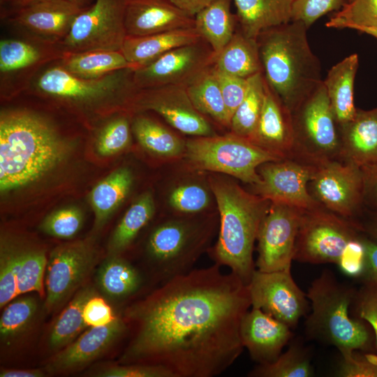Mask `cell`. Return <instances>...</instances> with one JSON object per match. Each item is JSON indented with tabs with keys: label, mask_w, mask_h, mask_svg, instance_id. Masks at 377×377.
I'll return each instance as SVG.
<instances>
[{
	"label": "cell",
	"mask_w": 377,
	"mask_h": 377,
	"mask_svg": "<svg viewBox=\"0 0 377 377\" xmlns=\"http://www.w3.org/2000/svg\"><path fill=\"white\" fill-rule=\"evenodd\" d=\"M251 142L281 159L293 158L292 113L267 82L261 114Z\"/></svg>",
	"instance_id": "cell-22"
},
{
	"label": "cell",
	"mask_w": 377,
	"mask_h": 377,
	"mask_svg": "<svg viewBox=\"0 0 377 377\" xmlns=\"http://www.w3.org/2000/svg\"><path fill=\"white\" fill-rule=\"evenodd\" d=\"M316 167L295 158L267 162L258 168L260 182L253 187L270 202L308 209L320 205L308 188Z\"/></svg>",
	"instance_id": "cell-16"
},
{
	"label": "cell",
	"mask_w": 377,
	"mask_h": 377,
	"mask_svg": "<svg viewBox=\"0 0 377 377\" xmlns=\"http://www.w3.org/2000/svg\"><path fill=\"white\" fill-rule=\"evenodd\" d=\"M133 175L126 167L114 170L91 189L88 201L95 215L94 228L98 230L108 221L128 195Z\"/></svg>",
	"instance_id": "cell-30"
},
{
	"label": "cell",
	"mask_w": 377,
	"mask_h": 377,
	"mask_svg": "<svg viewBox=\"0 0 377 377\" xmlns=\"http://www.w3.org/2000/svg\"><path fill=\"white\" fill-rule=\"evenodd\" d=\"M130 141L129 123L126 118L119 117L101 129L96 140L95 148L100 156H109L127 147Z\"/></svg>",
	"instance_id": "cell-45"
},
{
	"label": "cell",
	"mask_w": 377,
	"mask_h": 377,
	"mask_svg": "<svg viewBox=\"0 0 377 377\" xmlns=\"http://www.w3.org/2000/svg\"><path fill=\"white\" fill-rule=\"evenodd\" d=\"M36 1H39V0H17L16 2L20 6H23Z\"/></svg>",
	"instance_id": "cell-61"
},
{
	"label": "cell",
	"mask_w": 377,
	"mask_h": 377,
	"mask_svg": "<svg viewBox=\"0 0 377 377\" xmlns=\"http://www.w3.org/2000/svg\"><path fill=\"white\" fill-rule=\"evenodd\" d=\"M349 1V0H348Z\"/></svg>",
	"instance_id": "cell-63"
},
{
	"label": "cell",
	"mask_w": 377,
	"mask_h": 377,
	"mask_svg": "<svg viewBox=\"0 0 377 377\" xmlns=\"http://www.w3.org/2000/svg\"><path fill=\"white\" fill-rule=\"evenodd\" d=\"M212 233V224L185 219L156 226L147 239L145 254L160 286L194 269Z\"/></svg>",
	"instance_id": "cell-6"
},
{
	"label": "cell",
	"mask_w": 377,
	"mask_h": 377,
	"mask_svg": "<svg viewBox=\"0 0 377 377\" xmlns=\"http://www.w3.org/2000/svg\"><path fill=\"white\" fill-rule=\"evenodd\" d=\"M214 67V66H213ZM230 122L246 94L248 78H242L221 72L214 67Z\"/></svg>",
	"instance_id": "cell-49"
},
{
	"label": "cell",
	"mask_w": 377,
	"mask_h": 377,
	"mask_svg": "<svg viewBox=\"0 0 377 377\" xmlns=\"http://www.w3.org/2000/svg\"><path fill=\"white\" fill-rule=\"evenodd\" d=\"M357 31L365 33L377 39V28L375 27H364L360 28Z\"/></svg>",
	"instance_id": "cell-58"
},
{
	"label": "cell",
	"mask_w": 377,
	"mask_h": 377,
	"mask_svg": "<svg viewBox=\"0 0 377 377\" xmlns=\"http://www.w3.org/2000/svg\"><path fill=\"white\" fill-rule=\"evenodd\" d=\"M117 316L107 302L97 294L87 300L83 309L84 320L88 327L109 324Z\"/></svg>",
	"instance_id": "cell-53"
},
{
	"label": "cell",
	"mask_w": 377,
	"mask_h": 377,
	"mask_svg": "<svg viewBox=\"0 0 377 377\" xmlns=\"http://www.w3.org/2000/svg\"><path fill=\"white\" fill-rule=\"evenodd\" d=\"M128 330L124 318L117 316L109 324L90 327L52 357L45 369L50 374L80 369L103 355Z\"/></svg>",
	"instance_id": "cell-19"
},
{
	"label": "cell",
	"mask_w": 377,
	"mask_h": 377,
	"mask_svg": "<svg viewBox=\"0 0 377 377\" xmlns=\"http://www.w3.org/2000/svg\"><path fill=\"white\" fill-rule=\"evenodd\" d=\"M132 130L140 145L155 155L175 157L185 151L186 142L169 129L149 118H135Z\"/></svg>",
	"instance_id": "cell-37"
},
{
	"label": "cell",
	"mask_w": 377,
	"mask_h": 377,
	"mask_svg": "<svg viewBox=\"0 0 377 377\" xmlns=\"http://www.w3.org/2000/svg\"><path fill=\"white\" fill-rule=\"evenodd\" d=\"M69 73L86 79L101 77L126 68H135L121 51H91L72 54L63 66Z\"/></svg>",
	"instance_id": "cell-35"
},
{
	"label": "cell",
	"mask_w": 377,
	"mask_h": 377,
	"mask_svg": "<svg viewBox=\"0 0 377 377\" xmlns=\"http://www.w3.org/2000/svg\"><path fill=\"white\" fill-rule=\"evenodd\" d=\"M214 67L230 75L249 78L263 72L257 39L237 27L227 45L215 55Z\"/></svg>",
	"instance_id": "cell-28"
},
{
	"label": "cell",
	"mask_w": 377,
	"mask_h": 377,
	"mask_svg": "<svg viewBox=\"0 0 377 377\" xmlns=\"http://www.w3.org/2000/svg\"><path fill=\"white\" fill-rule=\"evenodd\" d=\"M353 351L342 355L337 376L341 377H377V355Z\"/></svg>",
	"instance_id": "cell-50"
},
{
	"label": "cell",
	"mask_w": 377,
	"mask_h": 377,
	"mask_svg": "<svg viewBox=\"0 0 377 377\" xmlns=\"http://www.w3.org/2000/svg\"><path fill=\"white\" fill-rule=\"evenodd\" d=\"M357 317L372 327L377 345V280L366 277L353 302Z\"/></svg>",
	"instance_id": "cell-48"
},
{
	"label": "cell",
	"mask_w": 377,
	"mask_h": 377,
	"mask_svg": "<svg viewBox=\"0 0 377 377\" xmlns=\"http://www.w3.org/2000/svg\"><path fill=\"white\" fill-rule=\"evenodd\" d=\"M291 113L293 158L313 166L340 160L339 124L323 82Z\"/></svg>",
	"instance_id": "cell-7"
},
{
	"label": "cell",
	"mask_w": 377,
	"mask_h": 377,
	"mask_svg": "<svg viewBox=\"0 0 377 377\" xmlns=\"http://www.w3.org/2000/svg\"><path fill=\"white\" fill-rule=\"evenodd\" d=\"M184 152L188 162L196 168L224 173L253 186L260 182V165L281 160L233 133L190 139L186 142Z\"/></svg>",
	"instance_id": "cell-8"
},
{
	"label": "cell",
	"mask_w": 377,
	"mask_h": 377,
	"mask_svg": "<svg viewBox=\"0 0 377 377\" xmlns=\"http://www.w3.org/2000/svg\"><path fill=\"white\" fill-rule=\"evenodd\" d=\"M133 69L126 68L101 77L86 79L69 73L63 67H54L41 75L38 87L43 92L54 97L75 102L93 103L128 88V75Z\"/></svg>",
	"instance_id": "cell-18"
},
{
	"label": "cell",
	"mask_w": 377,
	"mask_h": 377,
	"mask_svg": "<svg viewBox=\"0 0 377 377\" xmlns=\"http://www.w3.org/2000/svg\"><path fill=\"white\" fill-rule=\"evenodd\" d=\"M339 129L341 161L358 166L377 162V107L357 108L353 118Z\"/></svg>",
	"instance_id": "cell-24"
},
{
	"label": "cell",
	"mask_w": 377,
	"mask_h": 377,
	"mask_svg": "<svg viewBox=\"0 0 377 377\" xmlns=\"http://www.w3.org/2000/svg\"><path fill=\"white\" fill-rule=\"evenodd\" d=\"M98 252L88 240L61 244L50 253L45 279V308L49 312L62 305L91 272Z\"/></svg>",
	"instance_id": "cell-13"
},
{
	"label": "cell",
	"mask_w": 377,
	"mask_h": 377,
	"mask_svg": "<svg viewBox=\"0 0 377 377\" xmlns=\"http://www.w3.org/2000/svg\"><path fill=\"white\" fill-rule=\"evenodd\" d=\"M358 66V55L350 54L334 65L323 80L339 126L351 120L357 110L353 95Z\"/></svg>",
	"instance_id": "cell-27"
},
{
	"label": "cell",
	"mask_w": 377,
	"mask_h": 377,
	"mask_svg": "<svg viewBox=\"0 0 377 377\" xmlns=\"http://www.w3.org/2000/svg\"><path fill=\"white\" fill-rule=\"evenodd\" d=\"M369 232L371 234L377 239V214H376L374 218L373 219L370 226H369Z\"/></svg>",
	"instance_id": "cell-59"
},
{
	"label": "cell",
	"mask_w": 377,
	"mask_h": 377,
	"mask_svg": "<svg viewBox=\"0 0 377 377\" xmlns=\"http://www.w3.org/2000/svg\"><path fill=\"white\" fill-rule=\"evenodd\" d=\"M202 39L194 27L172 30L145 36H126L121 49L135 68L153 61L165 53Z\"/></svg>",
	"instance_id": "cell-25"
},
{
	"label": "cell",
	"mask_w": 377,
	"mask_h": 377,
	"mask_svg": "<svg viewBox=\"0 0 377 377\" xmlns=\"http://www.w3.org/2000/svg\"><path fill=\"white\" fill-rule=\"evenodd\" d=\"M195 17L169 0H128L124 24L128 36H145L194 27Z\"/></svg>",
	"instance_id": "cell-21"
},
{
	"label": "cell",
	"mask_w": 377,
	"mask_h": 377,
	"mask_svg": "<svg viewBox=\"0 0 377 377\" xmlns=\"http://www.w3.org/2000/svg\"><path fill=\"white\" fill-rule=\"evenodd\" d=\"M363 183L364 206L377 214V162L360 166Z\"/></svg>",
	"instance_id": "cell-54"
},
{
	"label": "cell",
	"mask_w": 377,
	"mask_h": 377,
	"mask_svg": "<svg viewBox=\"0 0 377 377\" xmlns=\"http://www.w3.org/2000/svg\"><path fill=\"white\" fill-rule=\"evenodd\" d=\"M313 368L306 350L294 343L272 363L258 364L249 374L253 377H309Z\"/></svg>",
	"instance_id": "cell-38"
},
{
	"label": "cell",
	"mask_w": 377,
	"mask_h": 377,
	"mask_svg": "<svg viewBox=\"0 0 377 377\" xmlns=\"http://www.w3.org/2000/svg\"><path fill=\"white\" fill-rule=\"evenodd\" d=\"M24 248L15 241L1 238L0 307L3 308L18 295L17 274Z\"/></svg>",
	"instance_id": "cell-40"
},
{
	"label": "cell",
	"mask_w": 377,
	"mask_h": 377,
	"mask_svg": "<svg viewBox=\"0 0 377 377\" xmlns=\"http://www.w3.org/2000/svg\"><path fill=\"white\" fill-rule=\"evenodd\" d=\"M128 0H94L75 18L63 45L70 52L120 51Z\"/></svg>",
	"instance_id": "cell-10"
},
{
	"label": "cell",
	"mask_w": 377,
	"mask_h": 377,
	"mask_svg": "<svg viewBox=\"0 0 377 377\" xmlns=\"http://www.w3.org/2000/svg\"><path fill=\"white\" fill-rule=\"evenodd\" d=\"M292 335L288 325L258 308L251 307L241 322L242 344L258 364L275 361Z\"/></svg>",
	"instance_id": "cell-20"
},
{
	"label": "cell",
	"mask_w": 377,
	"mask_h": 377,
	"mask_svg": "<svg viewBox=\"0 0 377 377\" xmlns=\"http://www.w3.org/2000/svg\"><path fill=\"white\" fill-rule=\"evenodd\" d=\"M366 252V277L377 280V243L363 238Z\"/></svg>",
	"instance_id": "cell-55"
},
{
	"label": "cell",
	"mask_w": 377,
	"mask_h": 377,
	"mask_svg": "<svg viewBox=\"0 0 377 377\" xmlns=\"http://www.w3.org/2000/svg\"><path fill=\"white\" fill-rule=\"evenodd\" d=\"M1 377H43L44 371L40 369H1Z\"/></svg>",
	"instance_id": "cell-57"
},
{
	"label": "cell",
	"mask_w": 377,
	"mask_h": 377,
	"mask_svg": "<svg viewBox=\"0 0 377 377\" xmlns=\"http://www.w3.org/2000/svg\"><path fill=\"white\" fill-rule=\"evenodd\" d=\"M307 30L303 23L291 21L265 29L256 38L265 80L290 112L323 82Z\"/></svg>",
	"instance_id": "cell-3"
},
{
	"label": "cell",
	"mask_w": 377,
	"mask_h": 377,
	"mask_svg": "<svg viewBox=\"0 0 377 377\" xmlns=\"http://www.w3.org/2000/svg\"><path fill=\"white\" fill-rule=\"evenodd\" d=\"M355 293L339 281L333 272L324 270L306 293L311 306L305 322L308 335L335 346L341 356L364 350L370 343V334L362 320L350 316Z\"/></svg>",
	"instance_id": "cell-5"
},
{
	"label": "cell",
	"mask_w": 377,
	"mask_h": 377,
	"mask_svg": "<svg viewBox=\"0 0 377 377\" xmlns=\"http://www.w3.org/2000/svg\"><path fill=\"white\" fill-rule=\"evenodd\" d=\"M20 8L15 17L18 24L52 38H64L84 9L67 0H39Z\"/></svg>",
	"instance_id": "cell-23"
},
{
	"label": "cell",
	"mask_w": 377,
	"mask_h": 377,
	"mask_svg": "<svg viewBox=\"0 0 377 377\" xmlns=\"http://www.w3.org/2000/svg\"><path fill=\"white\" fill-rule=\"evenodd\" d=\"M101 377H172L163 368L152 364H122L106 368L97 373Z\"/></svg>",
	"instance_id": "cell-52"
},
{
	"label": "cell",
	"mask_w": 377,
	"mask_h": 377,
	"mask_svg": "<svg viewBox=\"0 0 377 377\" xmlns=\"http://www.w3.org/2000/svg\"><path fill=\"white\" fill-rule=\"evenodd\" d=\"M251 307L263 310L291 329L309 309V300L294 281L290 269H255L248 284Z\"/></svg>",
	"instance_id": "cell-15"
},
{
	"label": "cell",
	"mask_w": 377,
	"mask_h": 377,
	"mask_svg": "<svg viewBox=\"0 0 377 377\" xmlns=\"http://www.w3.org/2000/svg\"><path fill=\"white\" fill-rule=\"evenodd\" d=\"M73 148L43 117L26 110L1 112V195L36 185L68 161Z\"/></svg>",
	"instance_id": "cell-2"
},
{
	"label": "cell",
	"mask_w": 377,
	"mask_h": 377,
	"mask_svg": "<svg viewBox=\"0 0 377 377\" xmlns=\"http://www.w3.org/2000/svg\"><path fill=\"white\" fill-rule=\"evenodd\" d=\"M303 210L284 203L270 202L258 232L256 269L262 272L291 269Z\"/></svg>",
	"instance_id": "cell-12"
},
{
	"label": "cell",
	"mask_w": 377,
	"mask_h": 377,
	"mask_svg": "<svg viewBox=\"0 0 377 377\" xmlns=\"http://www.w3.org/2000/svg\"><path fill=\"white\" fill-rule=\"evenodd\" d=\"M96 294L91 286H84L75 293L51 328L48 339L51 349L66 347L88 327L84 320L83 309L87 300Z\"/></svg>",
	"instance_id": "cell-34"
},
{
	"label": "cell",
	"mask_w": 377,
	"mask_h": 377,
	"mask_svg": "<svg viewBox=\"0 0 377 377\" xmlns=\"http://www.w3.org/2000/svg\"><path fill=\"white\" fill-rule=\"evenodd\" d=\"M155 213L151 192L140 195L129 207L114 230L108 243L109 256L120 255L127 249Z\"/></svg>",
	"instance_id": "cell-33"
},
{
	"label": "cell",
	"mask_w": 377,
	"mask_h": 377,
	"mask_svg": "<svg viewBox=\"0 0 377 377\" xmlns=\"http://www.w3.org/2000/svg\"><path fill=\"white\" fill-rule=\"evenodd\" d=\"M238 27L256 38L265 29L291 22L293 0H232Z\"/></svg>",
	"instance_id": "cell-26"
},
{
	"label": "cell",
	"mask_w": 377,
	"mask_h": 377,
	"mask_svg": "<svg viewBox=\"0 0 377 377\" xmlns=\"http://www.w3.org/2000/svg\"><path fill=\"white\" fill-rule=\"evenodd\" d=\"M96 281L101 290L112 300H123L144 286L141 271L120 255L109 256L99 267Z\"/></svg>",
	"instance_id": "cell-29"
},
{
	"label": "cell",
	"mask_w": 377,
	"mask_h": 377,
	"mask_svg": "<svg viewBox=\"0 0 377 377\" xmlns=\"http://www.w3.org/2000/svg\"><path fill=\"white\" fill-rule=\"evenodd\" d=\"M47 264L45 251L24 249L17 274L18 295L31 291L43 294V280Z\"/></svg>",
	"instance_id": "cell-42"
},
{
	"label": "cell",
	"mask_w": 377,
	"mask_h": 377,
	"mask_svg": "<svg viewBox=\"0 0 377 377\" xmlns=\"http://www.w3.org/2000/svg\"><path fill=\"white\" fill-rule=\"evenodd\" d=\"M266 81L263 72L248 78L245 97L234 113L230 128L233 134L251 142L261 114Z\"/></svg>",
	"instance_id": "cell-36"
},
{
	"label": "cell",
	"mask_w": 377,
	"mask_h": 377,
	"mask_svg": "<svg viewBox=\"0 0 377 377\" xmlns=\"http://www.w3.org/2000/svg\"><path fill=\"white\" fill-rule=\"evenodd\" d=\"M40 58L34 46L18 40H3L0 43V70L3 73L27 67Z\"/></svg>",
	"instance_id": "cell-46"
},
{
	"label": "cell",
	"mask_w": 377,
	"mask_h": 377,
	"mask_svg": "<svg viewBox=\"0 0 377 377\" xmlns=\"http://www.w3.org/2000/svg\"><path fill=\"white\" fill-rule=\"evenodd\" d=\"M11 1H17V0H11Z\"/></svg>",
	"instance_id": "cell-62"
},
{
	"label": "cell",
	"mask_w": 377,
	"mask_h": 377,
	"mask_svg": "<svg viewBox=\"0 0 377 377\" xmlns=\"http://www.w3.org/2000/svg\"><path fill=\"white\" fill-rule=\"evenodd\" d=\"M137 104L161 115L181 133L195 137L216 135L205 117L191 103L185 86L165 85L142 89Z\"/></svg>",
	"instance_id": "cell-17"
},
{
	"label": "cell",
	"mask_w": 377,
	"mask_h": 377,
	"mask_svg": "<svg viewBox=\"0 0 377 377\" xmlns=\"http://www.w3.org/2000/svg\"><path fill=\"white\" fill-rule=\"evenodd\" d=\"M215 53L204 40L175 48L146 65L134 68L135 88L145 89L165 85L186 86L213 64Z\"/></svg>",
	"instance_id": "cell-14"
},
{
	"label": "cell",
	"mask_w": 377,
	"mask_h": 377,
	"mask_svg": "<svg viewBox=\"0 0 377 377\" xmlns=\"http://www.w3.org/2000/svg\"><path fill=\"white\" fill-rule=\"evenodd\" d=\"M337 265L344 274L353 276L366 271V252L363 237L359 235L348 242Z\"/></svg>",
	"instance_id": "cell-51"
},
{
	"label": "cell",
	"mask_w": 377,
	"mask_h": 377,
	"mask_svg": "<svg viewBox=\"0 0 377 377\" xmlns=\"http://www.w3.org/2000/svg\"><path fill=\"white\" fill-rule=\"evenodd\" d=\"M308 188L320 205L353 222L364 206L360 168L352 163L336 160L316 166Z\"/></svg>",
	"instance_id": "cell-11"
},
{
	"label": "cell",
	"mask_w": 377,
	"mask_h": 377,
	"mask_svg": "<svg viewBox=\"0 0 377 377\" xmlns=\"http://www.w3.org/2000/svg\"><path fill=\"white\" fill-rule=\"evenodd\" d=\"M83 221L82 210L75 206H68L47 215L41 221L39 229L52 237L70 239L80 230Z\"/></svg>",
	"instance_id": "cell-43"
},
{
	"label": "cell",
	"mask_w": 377,
	"mask_h": 377,
	"mask_svg": "<svg viewBox=\"0 0 377 377\" xmlns=\"http://www.w3.org/2000/svg\"><path fill=\"white\" fill-rule=\"evenodd\" d=\"M360 227L320 205L304 209L298 228L294 260L337 264L347 244L359 236Z\"/></svg>",
	"instance_id": "cell-9"
},
{
	"label": "cell",
	"mask_w": 377,
	"mask_h": 377,
	"mask_svg": "<svg viewBox=\"0 0 377 377\" xmlns=\"http://www.w3.org/2000/svg\"><path fill=\"white\" fill-rule=\"evenodd\" d=\"M188 15H195L215 0H169Z\"/></svg>",
	"instance_id": "cell-56"
},
{
	"label": "cell",
	"mask_w": 377,
	"mask_h": 377,
	"mask_svg": "<svg viewBox=\"0 0 377 377\" xmlns=\"http://www.w3.org/2000/svg\"><path fill=\"white\" fill-rule=\"evenodd\" d=\"M168 202L176 212L191 214L208 207L210 197L208 191L198 184H184L176 186L169 195Z\"/></svg>",
	"instance_id": "cell-44"
},
{
	"label": "cell",
	"mask_w": 377,
	"mask_h": 377,
	"mask_svg": "<svg viewBox=\"0 0 377 377\" xmlns=\"http://www.w3.org/2000/svg\"><path fill=\"white\" fill-rule=\"evenodd\" d=\"M37 310L34 297H22L10 302L0 319L1 341L8 342L24 333L34 322Z\"/></svg>",
	"instance_id": "cell-39"
},
{
	"label": "cell",
	"mask_w": 377,
	"mask_h": 377,
	"mask_svg": "<svg viewBox=\"0 0 377 377\" xmlns=\"http://www.w3.org/2000/svg\"><path fill=\"white\" fill-rule=\"evenodd\" d=\"M185 88L191 103L199 112L230 128V122L213 64L199 73Z\"/></svg>",
	"instance_id": "cell-32"
},
{
	"label": "cell",
	"mask_w": 377,
	"mask_h": 377,
	"mask_svg": "<svg viewBox=\"0 0 377 377\" xmlns=\"http://www.w3.org/2000/svg\"><path fill=\"white\" fill-rule=\"evenodd\" d=\"M67 1H69L73 3H75L82 8H85L91 5L90 2L91 1V0H67Z\"/></svg>",
	"instance_id": "cell-60"
},
{
	"label": "cell",
	"mask_w": 377,
	"mask_h": 377,
	"mask_svg": "<svg viewBox=\"0 0 377 377\" xmlns=\"http://www.w3.org/2000/svg\"><path fill=\"white\" fill-rule=\"evenodd\" d=\"M232 0H215L195 15L194 28L212 47L215 55L227 45L238 27L231 12Z\"/></svg>",
	"instance_id": "cell-31"
},
{
	"label": "cell",
	"mask_w": 377,
	"mask_h": 377,
	"mask_svg": "<svg viewBox=\"0 0 377 377\" xmlns=\"http://www.w3.org/2000/svg\"><path fill=\"white\" fill-rule=\"evenodd\" d=\"M348 0H293L291 21L300 22L308 29L319 18L340 10Z\"/></svg>",
	"instance_id": "cell-47"
},
{
	"label": "cell",
	"mask_w": 377,
	"mask_h": 377,
	"mask_svg": "<svg viewBox=\"0 0 377 377\" xmlns=\"http://www.w3.org/2000/svg\"><path fill=\"white\" fill-rule=\"evenodd\" d=\"M325 26L356 31L364 27L377 28V0H349L332 15Z\"/></svg>",
	"instance_id": "cell-41"
},
{
	"label": "cell",
	"mask_w": 377,
	"mask_h": 377,
	"mask_svg": "<svg viewBox=\"0 0 377 377\" xmlns=\"http://www.w3.org/2000/svg\"><path fill=\"white\" fill-rule=\"evenodd\" d=\"M248 285L221 266L193 269L161 285L124 313L133 334L120 361L161 367L172 377H214L242 354Z\"/></svg>",
	"instance_id": "cell-1"
},
{
	"label": "cell",
	"mask_w": 377,
	"mask_h": 377,
	"mask_svg": "<svg viewBox=\"0 0 377 377\" xmlns=\"http://www.w3.org/2000/svg\"><path fill=\"white\" fill-rule=\"evenodd\" d=\"M209 184L220 215L218 239L210 257L248 285L256 269L254 243L271 202L226 178L211 177Z\"/></svg>",
	"instance_id": "cell-4"
}]
</instances>
